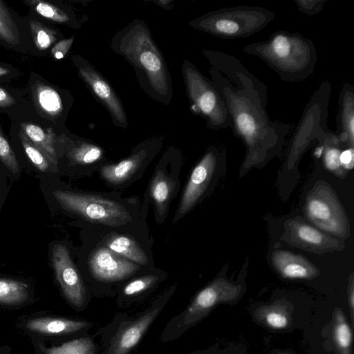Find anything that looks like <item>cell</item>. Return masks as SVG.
Here are the masks:
<instances>
[{
	"instance_id": "cell-1",
	"label": "cell",
	"mask_w": 354,
	"mask_h": 354,
	"mask_svg": "<svg viewBox=\"0 0 354 354\" xmlns=\"http://www.w3.org/2000/svg\"><path fill=\"white\" fill-rule=\"evenodd\" d=\"M212 66V82L226 104L231 129L246 147L244 167L261 165L279 156L292 125L270 120L266 85L224 52L214 54Z\"/></svg>"
},
{
	"instance_id": "cell-2",
	"label": "cell",
	"mask_w": 354,
	"mask_h": 354,
	"mask_svg": "<svg viewBox=\"0 0 354 354\" xmlns=\"http://www.w3.org/2000/svg\"><path fill=\"white\" fill-rule=\"evenodd\" d=\"M243 50L260 58L286 82L306 80L317 61L313 41L299 32L276 31L266 41L250 44Z\"/></svg>"
},
{
	"instance_id": "cell-3",
	"label": "cell",
	"mask_w": 354,
	"mask_h": 354,
	"mask_svg": "<svg viewBox=\"0 0 354 354\" xmlns=\"http://www.w3.org/2000/svg\"><path fill=\"white\" fill-rule=\"evenodd\" d=\"M113 44L117 53L146 77L155 94L162 100H169L172 92L167 66L142 21H134L118 32Z\"/></svg>"
},
{
	"instance_id": "cell-4",
	"label": "cell",
	"mask_w": 354,
	"mask_h": 354,
	"mask_svg": "<svg viewBox=\"0 0 354 354\" xmlns=\"http://www.w3.org/2000/svg\"><path fill=\"white\" fill-rule=\"evenodd\" d=\"M274 18L260 6H236L209 11L190 21L197 30L222 39L245 38L263 29Z\"/></svg>"
},
{
	"instance_id": "cell-5",
	"label": "cell",
	"mask_w": 354,
	"mask_h": 354,
	"mask_svg": "<svg viewBox=\"0 0 354 354\" xmlns=\"http://www.w3.org/2000/svg\"><path fill=\"white\" fill-rule=\"evenodd\" d=\"M50 196L62 209L92 223L118 227L131 218L122 204L98 195L55 189Z\"/></svg>"
},
{
	"instance_id": "cell-6",
	"label": "cell",
	"mask_w": 354,
	"mask_h": 354,
	"mask_svg": "<svg viewBox=\"0 0 354 354\" xmlns=\"http://www.w3.org/2000/svg\"><path fill=\"white\" fill-rule=\"evenodd\" d=\"M183 74L192 107L205 120L207 127L215 131L231 129L230 115L212 80L187 60L183 66Z\"/></svg>"
},
{
	"instance_id": "cell-7",
	"label": "cell",
	"mask_w": 354,
	"mask_h": 354,
	"mask_svg": "<svg viewBox=\"0 0 354 354\" xmlns=\"http://www.w3.org/2000/svg\"><path fill=\"white\" fill-rule=\"evenodd\" d=\"M304 211L307 221L317 229L340 240L350 236L349 220L333 189L317 182L308 193Z\"/></svg>"
},
{
	"instance_id": "cell-8",
	"label": "cell",
	"mask_w": 354,
	"mask_h": 354,
	"mask_svg": "<svg viewBox=\"0 0 354 354\" xmlns=\"http://www.w3.org/2000/svg\"><path fill=\"white\" fill-rule=\"evenodd\" d=\"M226 167V152L216 147L208 148L193 169L183 191L175 217L179 219L202 198L210 185L218 179Z\"/></svg>"
},
{
	"instance_id": "cell-9",
	"label": "cell",
	"mask_w": 354,
	"mask_h": 354,
	"mask_svg": "<svg viewBox=\"0 0 354 354\" xmlns=\"http://www.w3.org/2000/svg\"><path fill=\"white\" fill-rule=\"evenodd\" d=\"M243 286L220 277L200 290L183 314L179 326L187 328L206 316L217 304L230 302L240 295Z\"/></svg>"
},
{
	"instance_id": "cell-10",
	"label": "cell",
	"mask_w": 354,
	"mask_h": 354,
	"mask_svg": "<svg viewBox=\"0 0 354 354\" xmlns=\"http://www.w3.org/2000/svg\"><path fill=\"white\" fill-rule=\"evenodd\" d=\"M281 239L293 247L317 254L342 251L345 248L342 240L321 231L301 216L284 222Z\"/></svg>"
},
{
	"instance_id": "cell-11",
	"label": "cell",
	"mask_w": 354,
	"mask_h": 354,
	"mask_svg": "<svg viewBox=\"0 0 354 354\" xmlns=\"http://www.w3.org/2000/svg\"><path fill=\"white\" fill-rule=\"evenodd\" d=\"M49 260L66 300L75 307H82L86 299L85 287L68 248L60 243H53L49 246Z\"/></svg>"
},
{
	"instance_id": "cell-12",
	"label": "cell",
	"mask_w": 354,
	"mask_h": 354,
	"mask_svg": "<svg viewBox=\"0 0 354 354\" xmlns=\"http://www.w3.org/2000/svg\"><path fill=\"white\" fill-rule=\"evenodd\" d=\"M93 277L103 282H113L128 278L139 265L113 252L107 247L95 249L88 259Z\"/></svg>"
},
{
	"instance_id": "cell-13",
	"label": "cell",
	"mask_w": 354,
	"mask_h": 354,
	"mask_svg": "<svg viewBox=\"0 0 354 354\" xmlns=\"http://www.w3.org/2000/svg\"><path fill=\"white\" fill-rule=\"evenodd\" d=\"M78 71L93 95L106 107L114 121L121 127H127L125 111L120 99L109 84L87 62L80 64L78 66Z\"/></svg>"
},
{
	"instance_id": "cell-14",
	"label": "cell",
	"mask_w": 354,
	"mask_h": 354,
	"mask_svg": "<svg viewBox=\"0 0 354 354\" xmlns=\"http://www.w3.org/2000/svg\"><path fill=\"white\" fill-rule=\"evenodd\" d=\"M160 311L157 307L133 321L123 322L111 338L107 354H128L140 341Z\"/></svg>"
},
{
	"instance_id": "cell-15",
	"label": "cell",
	"mask_w": 354,
	"mask_h": 354,
	"mask_svg": "<svg viewBox=\"0 0 354 354\" xmlns=\"http://www.w3.org/2000/svg\"><path fill=\"white\" fill-rule=\"evenodd\" d=\"M270 259L273 268L284 279L310 280L320 274L319 269L305 257L290 251L274 250Z\"/></svg>"
},
{
	"instance_id": "cell-16",
	"label": "cell",
	"mask_w": 354,
	"mask_h": 354,
	"mask_svg": "<svg viewBox=\"0 0 354 354\" xmlns=\"http://www.w3.org/2000/svg\"><path fill=\"white\" fill-rule=\"evenodd\" d=\"M337 132L339 140L348 148L354 147V87L346 82L339 95Z\"/></svg>"
},
{
	"instance_id": "cell-17",
	"label": "cell",
	"mask_w": 354,
	"mask_h": 354,
	"mask_svg": "<svg viewBox=\"0 0 354 354\" xmlns=\"http://www.w3.org/2000/svg\"><path fill=\"white\" fill-rule=\"evenodd\" d=\"M87 326L88 323L84 321L60 317H38L26 324V328L32 332L53 335L73 333Z\"/></svg>"
},
{
	"instance_id": "cell-18",
	"label": "cell",
	"mask_w": 354,
	"mask_h": 354,
	"mask_svg": "<svg viewBox=\"0 0 354 354\" xmlns=\"http://www.w3.org/2000/svg\"><path fill=\"white\" fill-rule=\"evenodd\" d=\"M291 313V304L285 299H279L259 307L254 312V317L270 328L281 330L289 326Z\"/></svg>"
},
{
	"instance_id": "cell-19",
	"label": "cell",
	"mask_w": 354,
	"mask_h": 354,
	"mask_svg": "<svg viewBox=\"0 0 354 354\" xmlns=\"http://www.w3.org/2000/svg\"><path fill=\"white\" fill-rule=\"evenodd\" d=\"M146 155L145 151H140L117 164L105 165L101 168V176L111 184H122L137 171Z\"/></svg>"
},
{
	"instance_id": "cell-20",
	"label": "cell",
	"mask_w": 354,
	"mask_h": 354,
	"mask_svg": "<svg viewBox=\"0 0 354 354\" xmlns=\"http://www.w3.org/2000/svg\"><path fill=\"white\" fill-rule=\"evenodd\" d=\"M21 130L55 165L58 164L57 137L52 129H43L31 123H21Z\"/></svg>"
},
{
	"instance_id": "cell-21",
	"label": "cell",
	"mask_w": 354,
	"mask_h": 354,
	"mask_svg": "<svg viewBox=\"0 0 354 354\" xmlns=\"http://www.w3.org/2000/svg\"><path fill=\"white\" fill-rule=\"evenodd\" d=\"M35 102L45 115L51 118L58 117L63 110L59 93L51 86L41 82H36L32 86Z\"/></svg>"
},
{
	"instance_id": "cell-22",
	"label": "cell",
	"mask_w": 354,
	"mask_h": 354,
	"mask_svg": "<svg viewBox=\"0 0 354 354\" xmlns=\"http://www.w3.org/2000/svg\"><path fill=\"white\" fill-rule=\"evenodd\" d=\"M19 138L26 156L37 174L47 180V177L57 173L55 165L39 148H37L20 129Z\"/></svg>"
},
{
	"instance_id": "cell-23",
	"label": "cell",
	"mask_w": 354,
	"mask_h": 354,
	"mask_svg": "<svg viewBox=\"0 0 354 354\" xmlns=\"http://www.w3.org/2000/svg\"><path fill=\"white\" fill-rule=\"evenodd\" d=\"M332 333L337 353L352 354V329L340 308H335L333 313Z\"/></svg>"
},
{
	"instance_id": "cell-24",
	"label": "cell",
	"mask_w": 354,
	"mask_h": 354,
	"mask_svg": "<svg viewBox=\"0 0 354 354\" xmlns=\"http://www.w3.org/2000/svg\"><path fill=\"white\" fill-rule=\"evenodd\" d=\"M106 243L111 250L137 264L145 265L148 261L145 251L131 238L116 235L111 236Z\"/></svg>"
},
{
	"instance_id": "cell-25",
	"label": "cell",
	"mask_w": 354,
	"mask_h": 354,
	"mask_svg": "<svg viewBox=\"0 0 354 354\" xmlns=\"http://www.w3.org/2000/svg\"><path fill=\"white\" fill-rule=\"evenodd\" d=\"M173 189V180L161 170L157 171L150 185V195L159 214H165Z\"/></svg>"
},
{
	"instance_id": "cell-26",
	"label": "cell",
	"mask_w": 354,
	"mask_h": 354,
	"mask_svg": "<svg viewBox=\"0 0 354 354\" xmlns=\"http://www.w3.org/2000/svg\"><path fill=\"white\" fill-rule=\"evenodd\" d=\"M28 297V284L21 281L0 277V304L19 305L27 301Z\"/></svg>"
},
{
	"instance_id": "cell-27",
	"label": "cell",
	"mask_w": 354,
	"mask_h": 354,
	"mask_svg": "<svg viewBox=\"0 0 354 354\" xmlns=\"http://www.w3.org/2000/svg\"><path fill=\"white\" fill-rule=\"evenodd\" d=\"M39 348L44 354H95V344L88 337L75 339L55 347L39 344Z\"/></svg>"
},
{
	"instance_id": "cell-28",
	"label": "cell",
	"mask_w": 354,
	"mask_h": 354,
	"mask_svg": "<svg viewBox=\"0 0 354 354\" xmlns=\"http://www.w3.org/2000/svg\"><path fill=\"white\" fill-rule=\"evenodd\" d=\"M0 162L6 170V175L12 179H17L21 169L19 162L10 145L0 131Z\"/></svg>"
},
{
	"instance_id": "cell-29",
	"label": "cell",
	"mask_w": 354,
	"mask_h": 354,
	"mask_svg": "<svg viewBox=\"0 0 354 354\" xmlns=\"http://www.w3.org/2000/svg\"><path fill=\"white\" fill-rule=\"evenodd\" d=\"M68 156L71 162L75 165H87L100 159L102 150L96 145L82 143L73 148Z\"/></svg>"
},
{
	"instance_id": "cell-30",
	"label": "cell",
	"mask_w": 354,
	"mask_h": 354,
	"mask_svg": "<svg viewBox=\"0 0 354 354\" xmlns=\"http://www.w3.org/2000/svg\"><path fill=\"white\" fill-rule=\"evenodd\" d=\"M0 39L12 45L19 43V32L8 8L0 1Z\"/></svg>"
},
{
	"instance_id": "cell-31",
	"label": "cell",
	"mask_w": 354,
	"mask_h": 354,
	"mask_svg": "<svg viewBox=\"0 0 354 354\" xmlns=\"http://www.w3.org/2000/svg\"><path fill=\"white\" fill-rule=\"evenodd\" d=\"M30 28L34 43L39 50L48 48L57 39L55 31L38 21H30Z\"/></svg>"
},
{
	"instance_id": "cell-32",
	"label": "cell",
	"mask_w": 354,
	"mask_h": 354,
	"mask_svg": "<svg viewBox=\"0 0 354 354\" xmlns=\"http://www.w3.org/2000/svg\"><path fill=\"white\" fill-rule=\"evenodd\" d=\"M26 3L29 4L41 16L58 23H67L69 16L57 6L40 0H28Z\"/></svg>"
},
{
	"instance_id": "cell-33",
	"label": "cell",
	"mask_w": 354,
	"mask_h": 354,
	"mask_svg": "<svg viewBox=\"0 0 354 354\" xmlns=\"http://www.w3.org/2000/svg\"><path fill=\"white\" fill-rule=\"evenodd\" d=\"M158 277L155 275H145L127 283L123 289L124 295L131 296L140 293L156 283Z\"/></svg>"
},
{
	"instance_id": "cell-34",
	"label": "cell",
	"mask_w": 354,
	"mask_h": 354,
	"mask_svg": "<svg viewBox=\"0 0 354 354\" xmlns=\"http://www.w3.org/2000/svg\"><path fill=\"white\" fill-rule=\"evenodd\" d=\"M327 0H294L299 12L308 16L319 13Z\"/></svg>"
},
{
	"instance_id": "cell-35",
	"label": "cell",
	"mask_w": 354,
	"mask_h": 354,
	"mask_svg": "<svg viewBox=\"0 0 354 354\" xmlns=\"http://www.w3.org/2000/svg\"><path fill=\"white\" fill-rule=\"evenodd\" d=\"M74 37L69 39H62L56 43L51 48L53 56L57 59L63 58L71 48Z\"/></svg>"
},
{
	"instance_id": "cell-36",
	"label": "cell",
	"mask_w": 354,
	"mask_h": 354,
	"mask_svg": "<svg viewBox=\"0 0 354 354\" xmlns=\"http://www.w3.org/2000/svg\"><path fill=\"white\" fill-rule=\"evenodd\" d=\"M340 162L344 169H351L353 167V149L346 148L342 151Z\"/></svg>"
},
{
	"instance_id": "cell-37",
	"label": "cell",
	"mask_w": 354,
	"mask_h": 354,
	"mask_svg": "<svg viewBox=\"0 0 354 354\" xmlns=\"http://www.w3.org/2000/svg\"><path fill=\"white\" fill-rule=\"evenodd\" d=\"M353 273L351 275L350 281L348 286V305L350 311L351 323L353 325L354 321V280Z\"/></svg>"
},
{
	"instance_id": "cell-38",
	"label": "cell",
	"mask_w": 354,
	"mask_h": 354,
	"mask_svg": "<svg viewBox=\"0 0 354 354\" xmlns=\"http://www.w3.org/2000/svg\"><path fill=\"white\" fill-rule=\"evenodd\" d=\"M15 104L14 97L6 90L0 87V107H8Z\"/></svg>"
},
{
	"instance_id": "cell-39",
	"label": "cell",
	"mask_w": 354,
	"mask_h": 354,
	"mask_svg": "<svg viewBox=\"0 0 354 354\" xmlns=\"http://www.w3.org/2000/svg\"><path fill=\"white\" fill-rule=\"evenodd\" d=\"M6 189V182L4 178L0 177V199L1 197L5 196Z\"/></svg>"
},
{
	"instance_id": "cell-40",
	"label": "cell",
	"mask_w": 354,
	"mask_h": 354,
	"mask_svg": "<svg viewBox=\"0 0 354 354\" xmlns=\"http://www.w3.org/2000/svg\"><path fill=\"white\" fill-rule=\"evenodd\" d=\"M10 73V71L4 67L0 66V77L6 75Z\"/></svg>"
},
{
	"instance_id": "cell-41",
	"label": "cell",
	"mask_w": 354,
	"mask_h": 354,
	"mask_svg": "<svg viewBox=\"0 0 354 354\" xmlns=\"http://www.w3.org/2000/svg\"><path fill=\"white\" fill-rule=\"evenodd\" d=\"M277 354H291V353H290L288 352L281 351V352L277 353Z\"/></svg>"
}]
</instances>
